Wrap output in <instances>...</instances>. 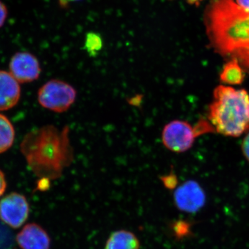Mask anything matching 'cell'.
<instances>
[{
    "mask_svg": "<svg viewBox=\"0 0 249 249\" xmlns=\"http://www.w3.org/2000/svg\"><path fill=\"white\" fill-rule=\"evenodd\" d=\"M210 6L211 45L222 56L237 60L249 73V14L232 0H213Z\"/></svg>",
    "mask_w": 249,
    "mask_h": 249,
    "instance_id": "cell-1",
    "label": "cell"
},
{
    "mask_svg": "<svg viewBox=\"0 0 249 249\" xmlns=\"http://www.w3.org/2000/svg\"><path fill=\"white\" fill-rule=\"evenodd\" d=\"M69 135V127L60 131L53 125H47L25 136L21 143V151L36 176L55 179L71 164L73 153Z\"/></svg>",
    "mask_w": 249,
    "mask_h": 249,
    "instance_id": "cell-2",
    "label": "cell"
},
{
    "mask_svg": "<svg viewBox=\"0 0 249 249\" xmlns=\"http://www.w3.org/2000/svg\"><path fill=\"white\" fill-rule=\"evenodd\" d=\"M210 124L217 133L238 137L249 130V95L245 89L219 85L208 111Z\"/></svg>",
    "mask_w": 249,
    "mask_h": 249,
    "instance_id": "cell-3",
    "label": "cell"
},
{
    "mask_svg": "<svg viewBox=\"0 0 249 249\" xmlns=\"http://www.w3.org/2000/svg\"><path fill=\"white\" fill-rule=\"evenodd\" d=\"M214 132L212 124L205 120L199 121L195 126L186 121L175 120L165 124L162 142L170 151L182 153L191 148L199 136Z\"/></svg>",
    "mask_w": 249,
    "mask_h": 249,
    "instance_id": "cell-4",
    "label": "cell"
},
{
    "mask_svg": "<svg viewBox=\"0 0 249 249\" xmlns=\"http://www.w3.org/2000/svg\"><path fill=\"white\" fill-rule=\"evenodd\" d=\"M77 91L72 85L60 80H51L41 87L37 98L42 107L63 113L76 101Z\"/></svg>",
    "mask_w": 249,
    "mask_h": 249,
    "instance_id": "cell-5",
    "label": "cell"
},
{
    "mask_svg": "<svg viewBox=\"0 0 249 249\" xmlns=\"http://www.w3.org/2000/svg\"><path fill=\"white\" fill-rule=\"evenodd\" d=\"M206 193L194 180H189L178 186L174 193V202L179 211L194 213L206 204Z\"/></svg>",
    "mask_w": 249,
    "mask_h": 249,
    "instance_id": "cell-6",
    "label": "cell"
},
{
    "mask_svg": "<svg viewBox=\"0 0 249 249\" xmlns=\"http://www.w3.org/2000/svg\"><path fill=\"white\" fill-rule=\"evenodd\" d=\"M29 206L22 195L12 193L0 201V219L9 227L18 229L27 221Z\"/></svg>",
    "mask_w": 249,
    "mask_h": 249,
    "instance_id": "cell-7",
    "label": "cell"
},
{
    "mask_svg": "<svg viewBox=\"0 0 249 249\" xmlns=\"http://www.w3.org/2000/svg\"><path fill=\"white\" fill-rule=\"evenodd\" d=\"M10 73L18 83H27L39 78L41 68L38 60L29 52H18L11 58Z\"/></svg>",
    "mask_w": 249,
    "mask_h": 249,
    "instance_id": "cell-8",
    "label": "cell"
},
{
    "mask_svg": "<svg viewBox=\"0 0 249 249\" xmlns=\"http://www.w3.org/2000/svg\"><path fill=\"white\" fill-rule=\"evenodd\" d=\"M18 245L22 249H49L50 237L40 226L29 224L17 235Z\"/></svg>",
    "mask_w": 249,
    "mask_h": 249,
    "instance_id": "cell-9",
    "label": "cell"
},
{
    "mask_svg": "<svg viewBox=\"0 0 249 249\" xmlns=\"http://www.w3.org/2000/svg\"><path fill=\"white\" fill-rule=\"evenodd\" d=\"M20 96L19 83L9 72L0 70V111L15 107Z\"/></svg>",
    "mask_w": 249,
    "mask_h": 249,
    "instance_id": "cell-10",
    "label": "cell"
},
{
    "mask_svg": "<svg viewBox=\"0 0 249 249\" xmlns=\"http://www.w3.org/2000/svg\"><path fill=\"white\" fill-rule=\"evenodd\" d=\"M105 249H140V242L132 232L117 231L109 236Z\"/></svg>",
    "mask_w": 249,
    "mask_h": 249,
    "instance_id": "cell-11",
    "label": "cell"
},
{
    "mask_svg": "<svg viewBox=\"0 0 249 249\" xmlns=\"http://www.w3.org/2000/svg\"><path fill=\"white\" fill-rule=\"evenodd\" d=\"M245 73L240 62L235 59H231L224 65L219 78L224 84L240 85L245 80Z\"/></svg>",
    "mask_w": 249,
    "mask_h": 249,
    "instance_id": "cell-12",
    "label": "cell"
},
{
    "mask_svg": "<svg viewBox=\"0 0 249 249\" xmlns=\"http://www.w3.org/2000/svg\"><path fill=\"white\" fill-rule=\"evenodd\" d=\"M14 139V126L6 116L0 114V154L12 146Z\"/></svg>",
    "mask_w": 249,
    "mask_h": 249,
    "instance_id": "cell-13",
    "label": "cell"
},
{
    "mask_svg": "<svg viewBox=\"0 0 249 249\" xmlns=\"http://www.w3.org/2000/svg\"><path fill=\"white\" fill-rule=\"evenodd\" d=\"M85 47L90 55H95L102 47V41L96 34H88Z\"/></svg>",
    "mask_w": 249,
    "mask_h": 249,
    "instance_id": "cell-14",
    "label": "cell"
},
{
    "mask_svg": "<svg viewBox=\"0 0 249 249\" xmlns=\"http://www.w3.org/2000/svg\"><path fill=\"white\" fill-rule=\"evenodd\" d=\"M160 178H161L165 188H168V189H173L178 184V178H177L176 175H174L173 173H170L167 176L162 177Z\"/></svg>",
    "mask_w": 249,
    "mask_h": 249,
    "instance_id": "cell-15",
    "label": "cell"
},
{
    "mask_svg": "<svg viewBox=\"0 0 249 249\" xmlns=\"http://www.w3.org/2000/svg\"><path fill=\"white\" fill-rule=\"evenodd\" d=\"M8 16V10L6 5L0 1V28L4 25Z\"/></svg>",
    "mask_w": 249,
    "mask_h": 249,
    "instance_id": "cell-16",
    "label": "cell"
},
{
    "mask_svg": "<svg viewBox=\"0 0 249 249\" xmlns=\"http://www.w3.org/2000/svg\"><path fill=\"white\" fill-rule=\"evenodd\" d=\"M242 150L246 159L249 161V132L242 142Z\"/></svg>",
    "mask_w": 249,
    "mask_h": 249,
    "instance_id": "cell-17",
    "label": "cell"
},
{
    "mask_svg": "<svg viewBox=\"0 0 249 249\" xmlns=\"http://www.w3.org/2000/svg\"><path fill=\"white\" fill-rule=\"evenodd\" d=\"M235 2L240 9L249 14V0H235Z\"/></svg>",
    "mask_w": 249,
    "mask_h": 249,
    "instance_id": "cell-18",
    "label": "cell"
},
{
    "mask_svg": "<svg viewBox=\"0 0 249 249\" xmlns=\"http://www.w3.org/2000/svg\"><path fill=\"white\" fill-rule=\"evenodd\" d=\"M6 188V181L4 174L0 170V196H3Z\"/></svg>",
    "mask_w": 249,
    "mask_h": 249,
    "instance_id": "cell-19",
    "label": "cell"
},
{
    "mask_svg": "<svg viewBox=\"0 0 249 249\" xmlns=\"http://www.w3.org/2000/svg\"><path fill=\"white\" fill-rule=\"evenodd\" d=\"M80 0H59V4L62 8H66L71 3L76 2Z\"/></svg>",
    "mask_w": 249,
    "mask_h": 249,
    "instance_id": "cell-20",
    "label": "cell"
},
{
    "mask_svg": "<svg viewBox=\"0 0 249 249\" xmlns=\"http://www.w3.org/2000/svg\"><path fill=\"white\" fill-rule=\"evenodd\" d=\"M186 1L188 4L198 6V5L200 4V3L203 1V0H186Z\"/></svg>",
    "mask_w": 249,
    "mask_h": 249,
    "instance_id": "cell-21",
    "label": "cell"
}]
</instances>
